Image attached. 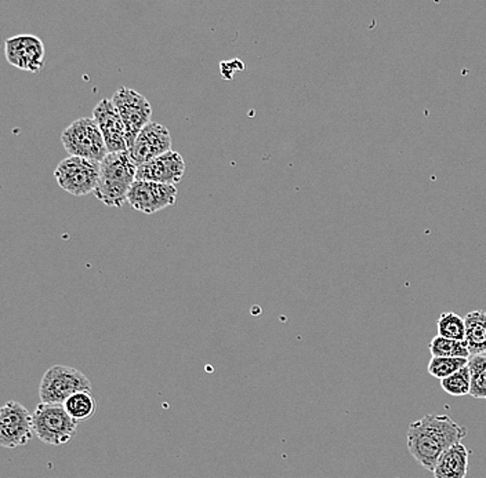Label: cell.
<instances>
[{"instance_id":"6da1fadb","label":"cell","mask_w":486,"mask_h":478,"mask_svg":"<svg viewBox=\"0 0 486 478\" xmlns=\"http://www.w3.org/2000/svg\"><path fill=\"white\" fill-rule=\"evenodd\" d=\"M467 433V427L448 415H425L409 424L407 449L424 469L434 472L442 454L462 442Z\"/></svg>"},{"instance_id":"7a4b0ae2","label":"cell","mask_w":486,"mask_h":478,"mask_svg":"<svg viewBox=\"0 0 486 478\" xmlns=\"http://www.w3.org/2000/svg\"><path fill=\"white\" fill-rule=\"evenodd\" d=\"M138 166L129 152L110 153L100 163V179L95 196L108 207H123L128 203L131 185L136 182Z\"/></svg>"},{"instance_id":"3957f363","label":"cell","mask_w":486,"mask_h":478,"mask_svg":"<svg viewBox=\"0 0 486 478\" xmlns=\"http://www.w3.org/2000/svg\"><path fill=\"white\" fill-rule=\"evenodd\" d=\"M80 391H91V382L82 371L68 366H53L46 371L39 384L42 404L64 406L70 397Z\"/></svg>"},{"instance_id":"277c9868","label":"cell","mask_w":486,"mask_h":478,"mask_svg":"<svg viewBox=\"0 0 486 478\" xmlns=\"http://www.w3.org/2000/svg\"><path fill=\"white\" fill-rule=\"evenodd\" d=\"M61 141L71 156L101 163L110 155L95 118H82L73 121L70 128L63 131Z\"/></svg>"},{"instance_id":"5b68a950","label":"cell","mask_w":486,"mask_h":478,"mask_svg":"<svg viewBox=\"0 0 486 478\" xmlns=\"http://www.w3.org/2000/svg\"><path fill=\"white\" fill-rule=\"evenodd\" d=\"M32 416L34 432L40 441L55 447L67 445L72 441L78 429V422L71 418L64 406L40 403Z\"/></svg>"},{"instance_id":"8992f818","label":"cell","mask_w":486,"mask_h":478,"mask_svg":"<svg viewBox=\"0 0 486 478\" xmlns=\"http://www.w3.org/2000/svg\"><path fill=\"white\" fill-rule=\"evenodd\" d=\"M61 188L73 196L95 194L100 179V163L88 159L70 156L58 164L54 171Z\"/></svg>"},{"instance_id":"52a82bcc","label":"cell","mask_w":486,"mask_h":478,"mask_svg":"<svg viewBox=\"0 0 486 478\" xmlns=\"http://www.w3.org/2000/svg\"><path fill=\"white\" fill-rule=\"evenodd\" d=\"M34 416L22 404L9 401L0 409V445L14 449L24 447L34 436Z\"/></svg>"},{"instance_id":"ba28073f","label":"cell","mask_w":486,"mask_h":478,"mask_svg":"<svg viewBox=\"0 0 486 478\" xmlns=\"http://www.w3.org/2000/svg\"><path fill=\"white\" fill-rule=\"evenodd\" d=\"M111 100L128 128L131 148L141 130L151 123V103L140 93L129 87L119 88Z\"/></svg>"},{"instance_id":"9c48e42d","label":"cell","mask_w":486,"mask_h":478,"mask_svg":"<svg viewBox=\"0 0 486 478\" xmlns=\"http://www.w3.org/2000/svg\"><path fill=\"white\" fill-rule=\"evenodd\" d=\"M177 191L174 185L156 184V182L137 181L131 185L128 194V203L137 211L154 214L176 204Z\"/></svg>"},{"instance_id":"30bf717a","label":"cell","mask_w":486,"mask_h":478,"mask_svg":"<svg viewBox=\"0 0 486 478\" xmlns=\"http://www.w3.org/2000/svg\"><path fill=\"white\" fill-rule=\"evenodd\" d=\"M93 118L97 121L105 140L106 149L110 153L128 152L130 149L128 128L122 120L113 100L100 101L93 111Z\"/></svg>"},{"instance_id":"8fae6325","label":"cell","mask_w":486,"mask_h":478,"mask_svg":"<svg viewBox=\"0 0 486 478\" xmlns=\"http://www.w3.org/2000/svg\"><path fill=\"white\" fill-rule=\"evenodd\" d=\"M7 62L19 70L38 73L45 64V45L35 35H17L6 40Z\"/></svg>"},{"instance_id":"7c38bea8","label":"cell","mask_w":486,"mask_h":478,"mask_svg":"<svg viewBox=\"0 0 486 478\" xmlns=\"http://www.w3.org/2000/svg\"><path fill=\"white\" fill-rule=\"evenodd\" d=\"M171 151V131L167 130L164 126L151 121L147 128L141 130L134 141L133 146L128 152L134 163L140 167Z\"/></svg>"},{"instance_id":"4fadbf2b","label":"cell","mask_w":486,"mask_h":478,"mask_svg":"<svg viewBox=\"0 0 486 478\" xmlns=\"http://www.w3.org/2000/svg\"><path fill=\"white\" fill-rule=\"evenodd\" d=\"M184 173L186 161L179 152L171 151L138 167L136 179L176 186L181 181Z\"/></svg>"},{"instance_id":"5bb4252c","label":"cell","mask_w":486,"mask_h":478,"mask_svg":"<svg viewBox=\"0 0 486 478\" xmlns=\"http://www.w3.org/2000/svg\"><path fill=\"white\" fill-rule=\"evenodd\" d=\"M470 452L463 442L455 444L442 454L434 469V478H465Z\"/></svg>"},{"instance_id":"9a60e30c","label":"cell","mask_w":486,"mask_h":478,"mask_svg":"<svg viewBox=\"0 0 486 478\" xmlns=\"http://www.w3.org/2000/svg\"><path fill=\"white\" fill-rule=\"evenodd\" d=\"M465 342L471 356L486 354V312L474 310L465 317Z\"/></svg>"},{"instance_id":"2e32d148","label":"cell","mask_w":486,"mask_h":478,"mask_svg":"<svg viewBox=\"0 0 486 478\" xmlns=\"http://www.w3.org/2000/svg\"><path fill=\"white\" fill-rule=\"evenodd\" d=\"M64 408L73 421L80 424L95 416L97 411V401L91 391H80L65 401Z\"/></svg>"},{"instance_id":"e0dca14e","label":"cell","mask_w":486,"mask_h":478,"mask_svg":"<svg viewBox=\"0 0 486 478\" xmlns=\"http://www.w3.org/2000/svg\"><path fill=\"white\" fill-rule=\"evenodd\" d=\"M430 353L432 358H470L465 341H453V339L435 336L430 343Z\"/></svg>"},{"instance_id":"ac0fdd59","label":"cell","mask_w":486,"mask_h":478,"mask_svg":"<svg viewBox=\"0 0 486 478\" xmlns=\"http://www.w3.org/2000/svg\"><path fill=\"white\" fill-rule=\"evenodd\" d=\"M468 369L471 376L470 396L486 400V354L471 356Z\"/></svg>"},{"instance_id":"d6986e66","label":"cell","mask_w":486,"mask_h":478,"mask_svg":"<svg viewBox=\"0 0 486 478\" xmlns=\"http://www.w3.org/2000/svg\"><path fill=\"white\" fill-rule=\"evenodd\" d=\"M437 327L438 336L453 341H465V318L456 313H442L438 318Z\"/></svg>"},{"instance_id":"ffe728a7","label":"cell","mask_w":486,"mask_h":478,"mask_svg":"<svg viewBox=\"0 0 486 478\" xmlns=\"http://www.w3.org/2000/svg\"><path fill=\"white\" fill-rule=\"evenodd\" d=\"M440 386H442V391H447L450 396L463 397L470 394L471 376L468 366L453 374V375L442 379Z\"/></svg>"},{"instance_id":"44dd1931","label":"cell","mask_w":486,"mask_h":478,"mask_svg":"<svg viewBox=\"0 0 486 478\" xmlns=\"http://www.w3.org/2000/svg\"><path fill=\"white\" fill-rule=\"evenodd\" d=\"M467 366L468 358H432L429 363V373L430 375L442 381Z\"/></svg>"}]
</instances>
